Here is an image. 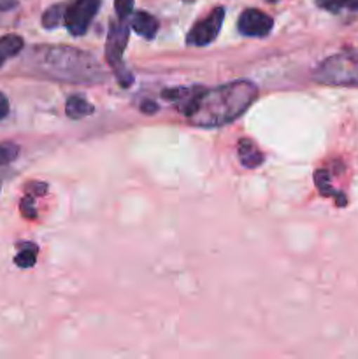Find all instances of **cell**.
Instances as JSON below:
<instances>
[{"label": "cell", "instance_id": "8fae6325", "mask_svg": "<svg viewBox=\"0 0 358 359\" xmlns=\"http://www.w3.org/2000/svg\"><path fill=\"white\" fill-rule=\"evenodd\" d=\"M65 112L70 119H83L88 118L95 112V107L88 100H84L83 97H77V95H72V97L67 98L65 102Z\"/></svg>", "mask_w": 358, "mask_h": 359}, {"label": "cell", "instance_id": "7c38bea8", "mask_svg": "<svg viewBox=\"0 0 358 359\" xmlns=\"http://www.w3.org/2000/svg\"><path fill=\"white\" fill-rule=\"evenodd\" d=\"M314 182H316V188L319 189V193H321L323 196H333V198L337 200V203H339V207H344L346 205V196L343 195V193H337L336 189L332 188V184H330V175L326 170H318L314 174Z\"/></svg>", "mask_w": 358, "mask_h": 359}, {"label": "cell", "instance_id": "ac0fdd59", "mask_svg": "<svg viewBox=\"0 0 358 359\" xmlns=\"http://www.w3.org/2000/svg\"><path fill=\"white\" fill-rule=\"evenodd\" d=\"M9 114V100H7L6 95L0 91V119H4Z\"/></svg>", "mask_w": 358, "mask_h": 359}, {"label": "cell", "instance_id": "8992f818", "mask_svg": "<svg viewBox=\"0 0 358 359\" xmlns=\"http://www.w3.org/2000/svg\"><path fill=\"white\" fill-rule=\"evenodd\" d=\"M225 20V9L223 7H214L206 18L199 21L192 30L186 35V42L190 46H207L218 37L221 30V25Z\"/></svg>", "mask_w": 358, "mask_h": 359}, {"label": "cell", "instance_id": "30bf717a", "mask_svg": "<svg viewBox=\"0 0 358 359\" xmlns=\"http://www.w3.org/2000/svg\"><path fill=\"white\" fill-rule=\"evenodd\" d=\"M23 46H25L23 39L16 34H9L0 37V67H2L7 60L20 55Z\"/></svg>", "mask_w": 358, "mask_h": 359}, {"label": "cell", "instance_id": "6da1fadb", "mask_svg": "<svg viewBox=\"0 0 358 359\" xmlns=\"http://www.w3.org/2000/svg\"><path fill=\"white\" fill-rule=\"evenodd\" d=\"M256 98V84L248 79H239L213 90H204L186 118L199 128H220L241 118Z\"/></svg>", "mask_w": 358, "mask_h": 359}, {"label": "cell", "instance_id": "ffe728a7", "mask_svg": "<svg viewBox=\"0 0 358 359\" xmlns=\"http://www.w3.org/2000/svg\"><path fill=\"white\" fill-rule=\"evenodd\" d=\"M140 111L146 112V114H154L158 109H157V104H153V102H142V107H140Z\"/></svg>", "mask_w": 358, "mask_h": 359}, {"label": "cell", "instance_id": "5bb4252c", "mask_svg": "<svg viewBox=\"0 0 358 359\" xmlns=\"http://www.w3.org/2000/svg\"><path fill=\"white\" fill-rule=\"evenodd\" d=\"M37 262V248L34 244H27L21 248V251L18 252L14 263H16L20 269H30Z\"/></svg>", "mask_w": 358, "mask_h": 359}, {"label": "cell", "instance_id": "7a4b0ae2", "mask_svg": "<svg viewBox=\"0 0 358 359\" xmlns=\"http://www.w3.org/2000/svg\"><path fill=\"white\" fill-rule=\"evenodd\" d=\"M27 62L39 76L63 83H100L107 76L95 56L69 46H35Z\"/></svg>", "mask_w": 358, "mask_h": 359}, {"label": "cell", "instance_id": "52a82bcc", "mask_svg": "<svg viewBox=\"0 0 358 359\" xmlns=\"http://www.w3.org/2000/svg\"><path fill=\"white\" fill-rule=\"evenodd\" d=\"M272 27V18L263 11L255 9V7L242 11L237 21L239 34H242L244 37H265L270 34Z\"/></svg>", "mask_w": 358, "mask_h": 359}, {"label": "cell", "instance_id": "2e32d148", "mask_svg": "<svg viewBox=\"0 0 358 359\" xmlns=\"http://www.w3.org/2000/svg\"><path fill=\"white\" fill-rule=\"evenodd\" d=\"M114 9L119 20H126L133 11V0H114Z\"/></svg>", "mask_w": 358, "mask_h": 359}, {"label": "cell", "instance_id": "d6986e66", "mask_svg": "<svg viewBox=\"0 0 358 359\" xmlns=\"http://www.w3.org/2000/svg\"><path fill=\"white\" fill-rule=\"evenodd\" d=\"M20 0H0V13H6V11H11L13 7L18 6Z\"/></svg>", "mask_w": 358, "mask_h": 359}, {"label": "cell", "instance_id": "4fadbf2b", "mask_svg": "<svg viewBox=\"0 0 358 359\" xmlns=\"http://www.w3.org/2000/svg\"><path fill=\"white\" fill-rule=\"evenodd\" d=\"M63 13H65V4H56L51 6L44 14H42V27L44 28H56L63 23Z\"/></svg>", "mask_w": 358, "mask_h": 359}, {"label": "cell", "instance_id": "3957f363", "mask_svg": "<svg viewBox=\"0 0 358 359\" xmlns=\"http://www.w3.org/2000/svg\"><path fill=\"white\" fill-rule=\"evenodd\" d=\"M316 83L358 88V53H337L323 60L312 72Z\"/></svg>", "mask_w": 358, "mask_h": 359}, {"label": "cell", "instance_id": "ba28073f", "mask_svg": "<svg viewBox=\"0 0 358 359\" xmlns=\"http://www.w3.org/2000/svg\"><path fill=\"white\" fill-rule=\"evenodd\" d=\"M133 32H137L139 35H142L144 39H153L158 34V20L154 16H151L150 13H144V11H137L132 16V23H130Z\"/></svg>", "mask_w": 358, "mask_h": 359}, {"label": "cell", "instance_id": "603a6c76", "mask_svg": "<svg viewBox=\"0 0 358 359\" xmlns=\"http://www.w3.org/2000/svg\"><path fill=\"white\" fill-rule=\"evenodd\" d=\"M185 2H195V0H185Z\"/></svg>", "mask_w": 358, "mask_h": 359}, {"label": "cell", "instance_id": "5b68a950", "mask_svg": "<svg viewBox=\"0 0 358 359\" xmlns=\"http://www.w3.org/2000/svg\"><path fill=\"white\" fill-rule=\"evenodd\" d=\"M100 9V0H72L65 4L63 25L72 35H84Z\"/></svg>", "mask_w": 358, "mask_h": 359}, {"label": "cell", "instance_id": "44dd1931", "mask_svg": "<svg viewBox=\"0 0 358 359\" xmlns=\"http://www.w3.org/2000/svg\"><path fill=\"white\" fill-rule=\"evenodd\" d=\"M340 6H343V9L358 11V0H340Z\"/></svg>", "mask_w": 358, "mask_h": 359}, {"label": "cell", "instance_id": "9a60e30c", "mask_svg": "<svg viewBox=\"0 0 358 359\" xmlns=\"http://www.w3.org/2000/svg\"><path fill=\"white\" fill-rule=\"evenodd\" d=\"M20 154V147L13 142H2L0 144V167L4 165H9L11 161H14Z\"/></svg>", "mask_w": 358, "mask_h": 359}, {"label": "cell", "instance_id": "e0dca14e", "mask_svg": "<svg viewBox=\"0 0 358 359\" xmlns=\"http://www.w3.org/2000/svg\"><path fill=\"white\" fill-rule=\"evenodd\" d=\"M21 214L25 217H28V219H34L37 216V210L34 209V200H32V196H25L21 200Z\"/></svg>", "mask_w": 358, "mask_h": 359}, {"label": "cell", "instance_id": "277c9868", "mask_svg": "<svg viewBox=\"0 0 358 359\" xmlns=\"http://www.w3.org/2000/svg\"><path fill=\"white\" fill-rule=\"evenodd\" d=\"M128 25L125 20H118L111 23L107 34V42H105V56H107L109 65L114 70L121 86H130L132 84V74L123 65V51L128 44Z\"/></svg>", "mask_w": 358, "mask_h": 359}, {"label": "cell", "instance_id": "7402d4cb", "mask_svg": "<svg viewBox=\"0 0 358 359\" xmlns=\"http://www.w3.org/2000/svg\"><path fill=\"white\" fill-rule=\"evenodd\" d=\"M265 2H269V4H276V2H279V0H265Z\"/></svg>", "mask_w": 358, "mask_h": 359}, {"label": "cell", "instance_id": "9c48e42d", "mask_svg": "<svg viewBox=\"0 0 358 359\" xmlns=\"http://www.w3.org/2000/svg\"><path fill=\"white\" fill-rule=\"evenodd\" d=\"M237 154L241 163L248 168H256L263 163L262 151H260L258 147H256V144L249 139L239 140Z\"/></svg>", "mask_w": 358, "mask_h": 359}]
</instances>
